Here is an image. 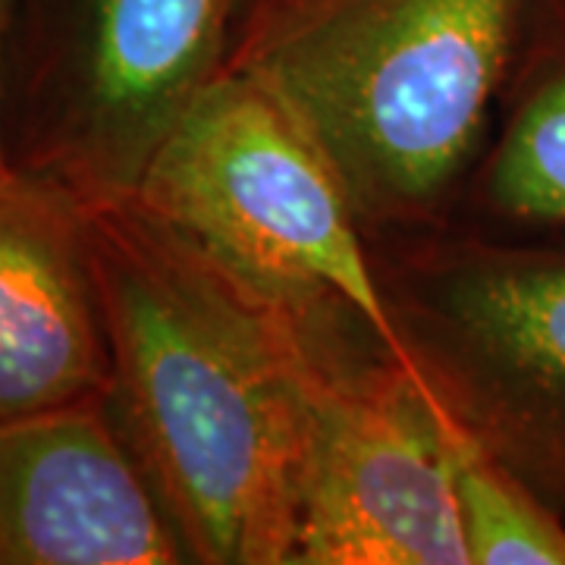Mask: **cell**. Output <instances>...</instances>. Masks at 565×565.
Wrapping results in <instances>:
<instances>
[{"label":"cell","instance_id":"6da1fadb","mask_svg":"<svg viewBox=\"0 0 565 565\" xmlns=\"http://www.w3.org/2000/svg\"><path fill=\"white\" fill-rule=\"evenodd\" d=\"M110 412L185 553L296 556L315 340L302 305L239 277L136 199L85 204Z\"/></svg>","mask_w":565,"mask_h":565},{"label":"cell","instance_id":"7a4b0ae2","mask_svg":"<svg viewBox=\"0 0 565 565\" xmlns=\"http://www.w3.org/2000/svg\"><path fill=\"white\" fill-rule=\"evenodd\" d=\"M531 0H245L223 70L264 85L349 204L430 202L471 154Z\"/></svg>","mask_w":565,"mask_h":565},{"label":"cell","instance_id":"3957f363","mask_svg":"<svg viewBox=\"0 0 565 565\" xmlns=\"http://www.w3.org/2000/svg\"><path fill=\"white\" fill-rule=\"evenodd\" d=\"M245 0H13L10 163L79 202L132 199L161 141L226 66Z\"/></svg>","mask_w":565,"mask_h":565},{"label":"cell","instance_id":"277c9868","mask_svg":"<svg viewBox=\"0 0 565 565\" xmlns=\"http://www.w3.org/2000/svg\"><path fill=\"white\" fill-rule=\"evenodd\" d=\"M132 199L239 277L289 302H340L424 377L364 262L321 148L264 85L223 70L170 129Z\"/></svg>","mask_w":565,"mask_h":565},{"label":"cell","instance_id":"5b68a950","mask_svg":"<svg viewBox=\"0 0 565 565\" xmlns=\"http://www.w3.org/2000/svg\"><path fill=\"white\" fill-rule=\"evenodd\" d=\"M446 415L430 381L393 359L345 367L315 345L292 563L471 565Z\"/></svg>","mask_w":565,"mask_h":565},{"label":"cell","instance_id":"8992f818","mask_svg":"<svg viewBox=\"0 0 565 565\" xmlns=\"http://www.w3.org/2000/svg\"><path fill=\"white\" fill-rule=\"evenodd\" d=\"M110 399L0 422V565L182 563Z\"/></svg>","mask_w":565,"mask_h":565},{"label":"cell","instance_id":"52a82bcc","mask_svg":"<svg viewBox=\"0 0 565 565\" xmlns=\"http://www.w3.org/2000/svg\"><path fill=\"white\" fill-rule=\"evenodd\" d=\"M85 202L22 170L0 177V422L110 396Z\"/></svg>","mask_w":565,"mask_h":565},{"label":"cell","instance_id":"ba28073f","mask_svg":"<svg viewBox=\"0 0 565 565\" xmlns=\"http://www.w3.org/2000/svg\"><path fill=\"white\" fill-rule=\"evenodd\" d=\"M452 308L484 367V444L565 515V245L478 262Z\"/></svg>","mask_w":565,"mask_h":565},{"label":"cell","instance_id":"9c48e42d","mask_svg":"<svg viewBox=\"0 0 565 565\" xmlns=\"http://www.w3.org/2000/svg\"><path fill=\"white\" fill-rule=\"evenodd\" d=\"M509 76L515 104L487 195L509 221L565 230V0H531Z\"/></svg>","mask_w":565,"mask_h":565},{"label":"cell","instance_id":"30bf717a","mask_svg":"<svg viewBox=\"0 0 565 565\" xmlns=\"http://www.w3.org/2000/svg\"><path fill=\"white\" fill-rule=\"evenodd\" d=\"M444 434L471 565H565L563 512L512 475L452 408Z\"/></svg>","mask_w":565,"mask_h":565},{"label":"cell","instance_id":"8fae6325","mask_svg":"<svg viewBox=\"0 0 565 565\" xmlns=\"http://www.w3.org/2000/svg\"><path fill=\"white\" fill-rule=\"evenodd\" d=\"M10 7H13V0H0V177L13 170L10 154H7V136H3V51H7Z\"/></svg>","mask_w":565,"mask_h":565}]
</instances>
